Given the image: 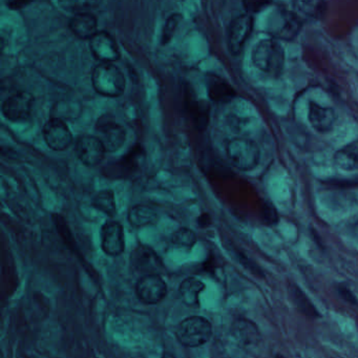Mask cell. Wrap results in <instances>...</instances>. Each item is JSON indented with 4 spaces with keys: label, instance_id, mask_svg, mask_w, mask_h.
<instances>
[{
    "label": "cell",
    "instance_id": "obj_1",
    "mask_svg": "<svg viewBox=\"0 0 358 358\" xmlns=\"http://www.w3.org/2000/svg\"><path fill=\"white\" fill-rule=\"evenodd\" d=\"M251 60L253 66L266 76L280 78L284 72V47L276 39H263L253 47Z\"/></svg>",
    "mask_w": 358,
    "mask_h": 358
},
{
    "label": "cell",
    "instance_id": "obj_2",
    "mask_svg": "<svg viewBox=\"0 0 358 358\" xmlns=\"http://www.w3.org/2000/svg\"><path fill=\"white\" fill-rule=\"evenodd\" d=\"M91 79L94 89L103 97L117 98L124 95L126 76L116 64H97L91 70Z\"/></svg>",
    "mask_w": 358,
    "mask_h": 358
},
{
    "label": "cell",
    "instance_id": "obj_3",
    "mask_svg": "<svg viewBox=\"0 0 358 358\" xmlns=\"http://www.w3.org/2000/svg\"><path fill=\"white\" fill-rule=\"evenodd\" d=\"M304 22L293 10L278 8L266 22V32L276 40L292 41L299 36Z\"/></svg>",
    "mask_w": 358,
    "mask_h": 358
},
{
    "label": "cell",
    "instance_id": "obj_4",
    "mask_svg": "<svg viewBox=\"0 0 358 358\" xmlns=\"http://www.w3.org/2000/svg\"><path fill=\"white\" fill-rule=\"evenodd\" d=\"M225 149L229 161L243 172L255 170L261 161V149L251 139L244 137L230 139Z\"/></svg>",
    "mask_w": 358,
    "mask_h": 358
},
{
    "label": "cell",
    "instance_id": "obj_5",
    "mask_svg": "<svg viewBox=\"0 0 358 358\" xmlns=\"http://www.w3.org/2000/svg\"><path fill=\"white\" fill-rule=\"evenodd\" d=\"M212 335V326L203 316H189L179 324L176 336L186 348H197L208 343Z\"/></svg>",
    "mask_w": 358,
    "mask_h": 358
},
{
    "label": "cell",
    "instance_id": "obj_6",
    "mask_svg": "<svg viewBox=\"0 0 358 358\" xmlns=\"http://www.w3.org/2000/svg\"><path fill=\"white\" fill-rule=\"evenodd\" d=\"M97 137L105 147L106 153H114L124 147L126 140V130L121 124L110 116L100 117L96 124Z\"/></svg>",
    "mask_w": 358,
    "mask_h": 358
},
{
    "label": "cell",
    "instance_id": "obj_7",
    "mask_svg": "<svg viewBox=\"0 0 358 358\" xmlns=\"http://www.w3.org/2000/svg\"><path fill=\"white\" fill-rule=\"evenodd\" d=\"M34 100V96L28 91H16L3 102L1 112L9 121H28L32 114Z\"/></svg>",
    "mask_w": 358,
    "mask_h": 358
},
{
    "label": "cell",
    "instance_id": "obj_8",
    "mask_svg": "<svg viewBox=\"0 0 358 358\" xmlns=\"http://www.w3.org/2000/svg\"><path fill=\"white\" fill-rule=\"evenodd\" d=\"M137 297L145 305H156L167 295V285L160 274L142 276L135 287Z\"/></svg>",
    "mask_w": 358,
    "mask_h": 358
},
{
    "label": "cell",
    "instance_id": "obj_9",
    "mask_svg": "<svg viewBox=\"0 0 358 358\" xmlns=\"http://www.w3.org/2000/svg\"><path fill=\"white\" fill-rule=\"evenodd\" d=\"M101 249L106 255L117 258L126 249V237L122 224L117 221H107L100 229Z\"/></svg>",
    "mask_w": 358,
    "mask_h": 358
},
{
    "label": "cell",
    "instance_id": "obj_10",
    "mask_svg": "<svg viewBox=\"0 0 358 358\" xmlns=\"http://www.w3.org/2000/svg\"><path fill=\"white\" fill-rule=\"evenodd\" d=\"M75 154L81 163L87 167H96L101 163L105 156V147L97 136L82 135L76 139Z\"/></svg>",
    "mask_w": 358,
    "mask_h": 358
},
{
    "label": "cell",
    "instance_id": "obj_11",
    "mask_svg": "<svg viewBox=\"0 0 358 358\" xmlns=\"http://www.w3.org/2000/svg\"><path fill=\"white\" fill-rule=\"evenodd\" d=\"M253 30V17L249 14L237 16L231 20L227 31L229 50L233 55L242 53Z\"/></svg>",
    "mask_w": 358,
    "mask_h": 358
},
{
    "label": "cell",
    "instance_id": "obj_12",
    "mask_svg": "<svg viewBox=\"0 0 358 358\" xmlns=\"http://www.w3.org/2000/svg\"><path fill=\"white\" fill-rule=\"evenodd\" d=\"M45 144L55 151H64L73 143V135L66 122L60 118H51L43 128Z\"/></svg>",
    "mask_w": 358,
    "mask_h": 358
},
{
    "label": "cell",
    "instance_id": "obj_13",
    "mask_svg": "<svg viewBox=\"0 0 358 358\" xmlns=\"http://www.w3.org/2000/svg\"><path fill=\"white\" fill-rule=\"evenodd\" d=\"M91 55L99 60L100 64H112L120 59L118 45L112 34L106 31H99L89 39Z\"/></svg>",
    "mask_w": 358,
    "mask_h": 358
},
{
    "label": "cell",
    "instance_id": "obj_14",
    "mask_svg": "<svg viewBox=\"0 0 358 358\" xmlns=\"http://www.w3.org/2000/svg\"><path fill=\"white\" fill-rule=\"evenodd\" d=\"M133 267L142 276L147 274H160L164 269L161 258L151 247L139 245L133 251L130 257Z\"/></svg>",
    "mask_w": 358,
    "mask_h": 358
},
{
    "label": "cell",
    "instance_id": "obj_15",
    "mask_svg": "<svg viewBox=\"0 0 358 358\" xmlns=\"http://www.w3.org/2000/svg\"><path fill=\"white\" fill-rule=\"evenodd\" d=\"M308 120L312 128L320 134L331 132L337 120L334 108L320 105L314 101L309 102Z\"/></svg>",
    "mask_w": 358,
    "mask_h": 358
},
{
    "label": "cell",
    "instance_id": "obj_16",
    "mask_svg": "<svg viewBox=\"0 0 358 358\" xmlns=\"http://www.w3.org/2000/svg\"><path fill=\"white\" fill-rule=\"evenodd\" d=\"M97 18L87 12H79L68 20V28L80 39H91L97 31Z\"/></svg>",
    "mask_w": 358,
    "mask_h": 358
},
{
    "label": "cell",
    "instance_id": "obj_17",
    "mask_svg": "<svg viewBox=\"0 0 358 358\" xmlns=\"http://www.w3.org/2000/svg\"><path fill=\"white\" fill-rule=\"evenodd\" d=\"M186 110L193 120V126L199 132H203L209 124V104L204 100L191 96L186 99Z\"/></svg>",
    "mask_w": 358,
    "mask_h": 358
},
{
    "label": "cell",
    "instance_id": "obj_18",
    "mask_svg": "<svg viewBox=\"0 0 358 358\" xmlns=\"http://www.w3.org/2000/svg\"><path fill=\"white\" fill-rule=\"evenodd\" d=\"M288 291L291 301L294 304L299 313L303 314L304 316L310 318V320H320V318H322V313L318 311L316 306L312 303L311 299L304 292L301 287L291 283V284H289Z\"/></svg>",
    "mask_w": 358,
    "mask_h": 358
},
{
    "label": "cell",
    "instance_id": "obj_19",
    "mask_svg": "<svg viewBox=\"0 0 358 358\" xmlns=\"http://www.w3.org/2000/svg\"><path fill=\"white\" fill-rule=\"evenodd\" d=\"M208 97L216 103H227L237 97V91L224 79L218 76L208 77Z\"/></svg>",
    "mask_w": 358,
    "mask_h": 358
},
{
    "label": "cell",
    "instance_id": "obj_20",
    "mask_svg": "<svg viewBox=\"0 0 358 358\" xmlns=\"http://www.w3.org/2000/svg\"><path fill=\"white\" fill-rule=\"evenodd\" d=\"M205 290V284L195 278H187L181 283L179 288L181 301L187 307H197L200 294Z\"/></svg>",
    "mask_w": 358,
    "mask_h": 358
},
{
    "label": "cell",
    "instance_id": "obj_21",
    "mask_svg": "<svg viewBox=\"0 0 358 358\" xmlns=\"http://www.w3.org/2000/svg\"><path fill=\"white\" fill-rule=\"evenodd\" d=\"M335 165L345 172L358 170V140L339 149L333 157Z\"/></svg>",
    "mask_w": 358,
    "mask_h": 358
},
{
    "label": "cell",
    "instance_id": "obj_22",
    "mask_svg": "<svg viewBox=\"0 0 358 358\" xmlns=\"http://www.w3.org/2000/svg\"><path fill=\"white\" fill-rule=\"evenodd\" d=\"M157 210L145 204H137L128 210V220L135 228L149 226L155 224L158 220Z\"/></svg>",
    "mask_w": 358,
    "mask_h": 358
},
{
    "label": "cell",
    "instance_id": "obj_23",
    "mask_svg": "<svg viewBox=\"0 0 358 358\" xmlns=\"http://www.w3.org/2000/svg\"><path fill=\"white\" fill-rule=\"evenodd\" d=\"M295 9L293 11L301 17V20L305 22V20H320L325 15L327 10V3L324 1H297L294 3Z\"/></svg>",
    "mask_w": 358,
    "mask_h": 358
},
{
    "label": "cell",
    "instance_id": "obj_24",
    "mask_svg": "<svg viewBox=\"0 0 358 358\" xmlns=\"http://www.w3.org/2000/svg\"><path fill=\"white\" fill-rule=\"evenodd\" d=\"M91 205L110 218L116 216V199H114V191H110V189L98 191L91 199Z\"/></svg>",
    "mask_w": 358,
    "mask_h": 358
},
{
    "label": "cell",
    "instance_id": "obj_25",
    "mask_svg": "<svg viewBox=\"0 0 358 358\" xmlns=\"http://www.w3.org/2000/svg\"><path fill=\"white\" fill-rule=\"evenodd\" d=\"M172 244L182 248H193L197 243V235L191 229L187 227H182L174 231L172 235Z\"/></svg>",
    "mask_w": 358,
    "mask_h": 358
},
{
    "label": "cell",
    "instance_id": "obj_26",
    "mask_svg": "<svg viewBox=\"0 0 358 358\" xmlns=\"http://www.w3.org/2000/svg\"><path fill=\"white\" fill-rule=\"evenodd\" d=\"M262 222L267 226H276L280 222V214L274 203L264 201L261 206Z\"/></svg>",
    "mask_w": 358,
    "mask_h": 358
},
{
    "label": "cell",
    "instance_id": "obj_27",
    "mask_svg": "<svg viewBox=\"0 0 358 358\" xmlns=\"http://www.w3.org/2000/svg\"><path fill=\"white\" fill-rule=\"evenodd\" d=\"M234 258L237 259V261L245 268V269L248 270L249 272L255 274L258 278H266V274L265 271H264L263 268H262L259 264L255 263V261H253V260L246 257L244 253H240V251H235Z\"/></svg>",
    "mask_w": 358,
    "mask_h": 358
},
{
    "label": "cell",
    "instance_id": "obj_28",
    "mask_svg": "<svg viewBox=\"0 0 358 358\" xmlns=\"http://www.w3.org/2000/svg\"><path fill=\"white\" fill-rule=\"evenodd\" d=\"M181 20H182V15L177 13L172 14V15H170V17L166 20L163 27V32H162V45H167V43H170L172 36H174V31H176L179 24H180Z\"/></svg>",
    "mask_w": 358,
    "mask_h": 358
},
{
    "label": "cell",
    "instance_id": "obj_29",
    "mask_svg": "<svg viewBox=\"0 0 358 358\" xmlns=\"http://www.w3.org/2000/svg\"><path fill=\"white\" fill-rule=\"evenodd\" d=\"M335 291H336L337 295H338L343 301H345V303L354 306V307L358 306L357 297H356L353 291H352L347 285L339 283V284L335 286Z\"/></svg>",
    "mask_w": 358,
    "mask_h": 358
},
{
    "label": "cell",
    "instance_id": "obj_30",
    "mask_svg": "<svg viewBox=\"0 0 358 358\" xmlns=\"http://www.w3.org/2000/svg\"><path fill=\"white\" fill-rule=\"evenodd\" d=\"M270 5H271V3H266V1H257V3H255V1H245V3H243L245 10L249 13H259Z\"/></svg>",
    "mask_w": 358,
    "mask_h": 358
},
{
    "label": "cell",
    "instance_id": "obj_31",
    "mask_svg": "<svg viewBox=\"0 0 358 358\" xmlns=\"http://www.w3.org/2000/svg\"><path fill=\"white\" fill-rule=\"evenodd\" d=\"M348 230H349V233L352 235V237L358 239V218L349 225V227H348Z\"/></svg>",
    "mask_w": 358,
    "mask_h": 358
},
{
    "label": "cell",
    "instance_id": "obj_32",
    "mask_svg": "<svg viewBox=\"0 0 358 358\" xmlns=\"http://www.w3.org/2000/svg\"><path fill=\"white\" fill-rule=\"evenodd\" d=\"M31 3H26V1H20V3H7L8 7L11 10H22L27 6L30 5Z\"/></svg>",
    "mask_w": 358,
    "mask_h": 358
},
{
    "label": "cell",
    "instance_id": "obj_33",
    "mask_svg": "<svg viewBox=\"0 0 358 358\" xmlns=\"http://www.w3.org/2000/svg\"><path fill=\"white\" fill-rule=\"evenodd\" d=\"M312 237H313L314 242H315L316 246L320 249H325L324 245H322V241H320V239L318 237V232L316 231H312Z\"/></svg>",
    "mask_w": 358,
    "mask_h": 358
},
{
    "label": "cell",
    "instance_id": "obj_34",
    "mask_svg": "<svg viewBox=\"0 0 358 358\" xmlns=\"http://www.w3.org/2000/svg\"><path fill=\"white\" fill-rule=\"evenodd\" d=\"M210 223V218L208 214H203V216H200L199 218V225L200 226H207Z\"/></svg>",
    "mask_w": 358,
    "mask_h": 358
},
{
    "label": "cell",
    "instance_id": "obj_35",
    "mask_svg": "<svg viewBox=\"0 0 358 358\" xmlns=\"http://www.w3.org/2000/svg\"><path fill=\"white\" fill-rule=\"evenodd\" d=\"M161 358H176L174 354L170 353V352H164L163 355Z\"/></svg>",
    "mask_w": 358,
    "mask_h": 358
},
{
    "label": "cell",
    "instance_id": "obj_36",
    "mask_svg": "<svg viewBox=\"0 0 358 358\" xmlns=\"http://www.w3.org/2000/svg\"><path fill=\"white\" fill-rule=\"evenodd\" d=\"M274 358H285V356L282 355V354L276 353L274 354Z\"/></svg>",
    "mask_w": 358,
    "mask_h": 358
}]
</instances>
